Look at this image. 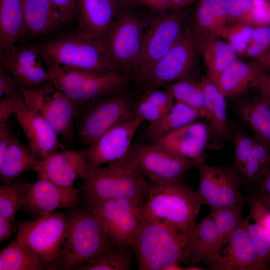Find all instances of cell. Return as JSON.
I'll return each instance as SVG.
<instances>
[{
  "instance_id": "obj_28",
  "label": "cell",
  "mask_w": 270,
  "mask_h": 270,
  "mask_svg": "<svg viewBox=\"0 0 270 270\" xmlns=\"http://www.w3.org/2000/svg\"><path fill=\"white\" fill-rule=\"evenodd\" d=\"M236 108L254 140L270 148V104L260 96L246 98L238 102Z\"/></svg>"
},
{
  "instance_id": "obj_41",
  "label": "cell",
  "mask_w": 270,
  "mask_h": 270,
  "mask_svg": "<svg viewBox=\"0 0 270 270\" xmlns=\"http://www.w3.org/2000/svg\"><path fill=\"white\" fill-rule=\"evenodd\" d=\"M246 220V229L260 262L265 270H270V234L258 224Z\"/></svg>"
},
{
  "instance_id": "obj_36",
  "label": "cell",
  "mask_w": 270,
  "mask_h": 270,
  "mask_svg": "<svg viewBox=\"0 0 270 270\" xmlns=\"http://www.w3.org/2000/svg\"><path fill=\"white\" fill-rule=\"evenodd\" d=\"M28 180L18 178L0 186V216L14 222L16 214L22 205L30 186Z\"/></svg>"
},
{
  "instance_id": "obj_42",
  "label": "cell",
  "mask_w": 270,
  "mask_h": 270,
  "mask_svg": "<svg viewBox=\"0 0 270 270\" xmlns=\"http://www.w3.org/2000/svg\"><path fill=\"white\" fill-rule=\"evenodd\" d=\"M226 98L220 90L214 99L208 120L210 131L218 138L225 137L229 130Z\"/></svg>"
},
{
  "instance_id": "obj_58",
  "label": "cell",
  "mask_w": 270,
  "mask_h": 270,
  "mask_svg": "<svg viewBox=\"0 0 270 270\" xmlns=\"http://www.w3.org/2000/svg\"><path fill=\"white\" fill-rule=\"evenodd\" d=\"M204 268L197 266L194 264L188 266L184 268V270H203Z\"/></svg>"
},
{
  "instance_id": "obj_32",
  "label": "cell",
  "mask_w": 270,
  "mask_h": 270,
  "mask_svg": "<svg viewBox=\"0 0 270 270\" xmlns=\"http://www.w3.org/2000/svg\"><path fill=\"white\" fill-rule=\"evenodd\" d=\"M38 160L29 146L12 136L0 166V182L3 184L11 182L24 173L34 170Z\"/></svg>"
},
{
  "instance_id": "obj_29",
  "label": "cell",
  "mask_w": 270,
  "mask_h": 270,
  "mask_svg": "<svg viewBox=\"0 0 270 270\" xmlns=\"http://www.w3.org/2000/svg\"><path fill=\"white\" fill-rule=\"evenodd\" d=\"M194 40L198 52L202 56L207 76L212 80L237 60L236 52L220 36H205Z\"/></svg>"
},
{
  "instance_id": "obj_55",
  "label": "cell",
  "mask_w": 270,
  "mask_h": 270,
  "mask_svg": "<svg viewBox=\"0 0 270 270\" xmlns=\"http://www.w3.org/2000/svg\"><path fill=\"white\" fill-rule=\"evenodd\" d=\"M197 0H172L170 10H181Z\"/></svg>"
},
{
  "instance_id": "obj_5",
  "label": "cell",
  "mask_w": 270,
  "mask_h": 270,
  "mask_svg": "<svg viewBox=\"0 0 270 270\" xmlns=\"http://www.w3.org/2000/svg\"><path fill=\"white\" fill-rule=\"evenodd\" d=\"M50 80L75 102H82L127 90L130 79L115 72H100L45 64Z\"/></svg>"
},
{
  "instance_id": "obj_46",
  "label": "cell",
  "mask_w": 270,
  "mask_h": 270,
  "mask_svg": "<svg viewBox=\"0 0 270 270\" xmlns=\"http://www.w3.org/2000/svg\"><path fill=\"white\" fill-rule=\"evenodd\" d=\"M21 93L18 90L6 94L0 100V129L7 125L9 117L14 114V110Z\"/></svg>"
},
{
  "instance_id": "obj_18",
  "label": "cell",
  "mask_w": 270,
  "mask_h": 270,
  "mask_svg": "<svg viewBox=\"0 0 270 270\" xmlns=\"http://www.w3.org/2000/svg\"><path fill=\"white\" fill-rule=\"evenodd\" d=\"M86 169V148H84L58 150L38 160L34 171L38 178L47 180L63 188H72L76 180L82 178Z\"/></svg>"
},
{
  "instance_id": "obj_21",
  "label": "cell",
  "mask_w": 270,
  "mask_h": 270,
  "mask_svg": "<svg viewBox=\"0 0 270 270\" xmlns=\"http://www.w3.org/2000/svg\"><path fill=\"white\" fill-rule=\"evenodd\" d=\"M210 126L194 122L150 142L194 162L196 166L205 162V149L210 138Z\"/></svg>"
},
{
  "instance_id": "obj_8",
  "label": "cell",
  "mask_w": 270,
  "mask_h": 270,
  "mask_svg": "<svg viewBox=\"0 0 270 270\" xmlns=\"http://www.w3.org/2000/svg\"><path fill=\"white\" fill-rule=\"evenodd\" d=\"M148 16L133 10H120L102 42L108 60L116 72L130 76L140 54Z\"/></svg>"
},
{
  "instance_id": "obj_25",
  "label": "cell",
  "mask_w": 270,
  "mask_h": 270,
  "mask_svg": "<svg viewBox=\"0 0 270 270\" xmlns=\"http://www.w3.org/2000/svg\"><path fill=\"white\" fill-rule=\"evenodd\" d=\"M265 70L256 62L236 60L212 80L226 98L239 96L254 88Z\"/></svg>"
},
{
  "instance_id": "obj_38",
  "label": "cell",
  "mask_w": 270,
  "mask_h": 270,
  "mask_svg": "<svg viewBox=\"0 0 270 270\" xmlns=\"http://www.w3.org/2000/svg\"><path fill=\"white\" fill-rule=\"evenodd\" d=\"M246 202V198L234 204L211 208L210 215L224 244L228 236L244 221L243 214Z\"/></svg>"
},
{
  "instance_id": "obj_27",
  "label": "cell",
  "mask_w": 270,
  "mask_h": 270,
  "mask_svg": "<svg viewBox=\"0 0 270 270\" xmlns=\"http://www.w3.org/2000/svg\"><path fill=\"white\" fill-rule=\"evenodd\" d=\"M192 20L190 25L194 38L220 36L222 29L231 22L222 0H198Z\"/></svg>"
},
{
  "instance_id": "obj_10",
  "label": "cell",
  "mask_w": 270,
  "mask_h": 270,
  "mask_svg": "<svg viewBox=\"0 0 270 270\" xmlns=\"http://www.w3.org/2000/svg\"><path fill=\"white\" fill-rule=\"evenodd\" d=\"M198 52L191 25L186 24L182 36L170 50L134 81L144 92L160 89L186 78Z\"/></svg>"
},
{
  "instance_id": "obj_57",
  "label": "cell",
  "mask_w": 270,
  "mask_h": 270,
  "mask_svg": "<svg viewBox=\"0 0 270 270\" xmlns=\"http://www.w3.org/2000/svg\"><path fill=\"white\" fill-rule=\"evenodd\" d=\"M164 270H184V268L180 265V263H174L166 266Z\"/></svg>"
},
{
  "instance_id": "obj_12",
  "label": "cell",
  "mask_w": 270,
  "mask_h": 270,
  "mask_svg": "<svg viewBox=\"0 0 270 270\" xmlns=\"http://www.w3.org/2000/svg\"><path fill=\"white\" fill-rule=\"evenodd\" d=\"M26 104L42 116L58 134L70 142L73 138L76 102L50 81L40 86L18 90Z\"/></svg>"
},
{
  "instance_id": "obj_4",
  "label": "cell",
  "mask_w": 270,
  "mask_h": 270,
  "mask_svg": "<svg viewBox=\"0 0 270 270\" xmlns=\"http://www.w3.org/2000/svg\"><path fill=\"white\" fill-rule=\"evenodd\" d=\"M34 45L44 64L116 72L102 44L83 36L78 28Z\"/></svg>"
},
{
  "instance_id": "obj_1",
  "label": "cell",
  "mask_w": 270,
  "mask_h": 270,
  "mask_svg": "<svg viewBox=\"0 0 270 270\" xmlns=\"http://www.w3.org/2000/svg\"><path fill=\"white\" fill-rule=\"evenodd\" d=\"M202 204L196 192L182 180L149 184L144 204L146 219L158 223L188 243Z\"/></svg>"
},
{
  "instance_id": "obj_48",
  "label": "cell",
  "mask_w": 270,
  "mask_h": 270,
  "mask_svg": "<svg viewBox=\"0 0 270 270\" xmlns=\"http://www.w3.org/2000/svg\"><path fill=\"white\" fill-rule=\"evenodd\" d=\"M18 90L11 75L2 66L0 68V98Z\"/></svg>"
},
{
  "instance_id": "obj_31",
  "label": "cell",
  "mask_w": 270,
  "mask_h": 270,
  "mask_svg": "<svg viewBox=\"0 0 270 270\" xmlns=\"http://www.w3.org/2000/svg\"><path fill=\"white\" fill-rule=\"evenodd\" d=\"M204 118L202 114L182 102L175 101L171 108L156 121L149 124L144 130L146 140H154L188 124Z\"/></svg>"
},
{
  "instance_id": "obj_37",
  "label": "cell",
  "mask_w": 270,
  "mask_h": 270,
  "mask_svg": "<svg viewBox=\"0 0 270 270\" xmlns=\"http://www.w3.org/2000/svg\"><path fill=\"white\" fill-rule=\"evenodd\" d=\"M164 88L172 96L175 101L186 104L201 113L204 118H206L204 93L200 82L185 78Z\"/></svg>"
},
{
  "instance_id": "obj_56",
  "label": "cell",
  "mask_w": 270,
  "mask_h": 270,
  "mask_svg": "<svg viewBox=\"0 0 270 270\" xmlns=\"http://www.w3.org/2000/svg\"><path fill=\"white\" fill-rule=\"evenodd\" d=\"M120 10H133L134 6V0H116Z\"/></svg>"
},
{
  "instance_id": "obj_2",
  "label": "cell",
  "mask_w": 270,
  "mask_h": 270,
  "mask_svg": "<svg viewBox=\"0 0 270 270\" xmlns=\"http://www.w3.org/2000/svg\"><path fill=\"white\" fill-rule=\"evenodd\" d=\"M66 216V238L50 270H74L115 245L98 216L88 205L68 209Z\"/></svg>"
},
{
  "instance_id": "obj_9",
  "label": "cell",
  "mask_w": 270,
  "mask_h": 270,
  "mask_svg": "<svg viewBox=\"0 0 270 270\" xmlns=\"http://www.w3.org/2000/svg\"><path fill=\"white\" fill-rule=\"evenodd\" d=\"M155 13L148 16L140 54L130 80L141 76L161 59L177 42L184 30L185 14L181 10Z\"/></svg>"
},
{
  "instance_id": "obj_16",
  "label": "cell",
  "mask_w": 270,
  "mask_h": 270,
  "mask_svg": "<svg viewBox=\"0 0 270 270\" xmlns=\"http://www.w3.org/2000/svg\"><path fill=\"white\" fill-rule=\"evenodd\" d=\"M142 122L134 120L112 127L86 148L87 168L122 160L130 152L136 130Z\"/></svg>"
},
{
  "instance_id": "obj_11",
  "label": "cell",
  "mask_w": 270,
  "mask_h": 270,
  "mask_svg": "<svg viewBox=\"0 0 270 270\" xmlns=\"http://www.w3.org/2000/svg\"><path fill=\"white\" fill-rule=\"evenodd\" d=\"M66 214L54 212L34 221L17 225V239L40 260L48 270L61 251L66 233Z\"/></svg>"
},
{
  "instance_id": "obj_54",
  "label": "cell",
  "mask_w": 270,
  "mask_h": 270,
  "mask_svg": "<svg viewBox=\"0 0 270 270\" xmlns=\"http://www.w3.org/2000/svg\"><path fill=\"white\" fill-rule=\"evenodd\" d=\"M256 61L265 71L270 72V49L256 58Z\"/></svg>"
},
{
  "instance_id": "obj_24",
  "label": "cell",
  "mask_w": 270,
  "mask_h": 270,
  "mask_svg": "<svg viewBox=\"0 0 270 270\" xmlns=\"http://www.w3.org/2000/svg\"><path fill=\"white\" fill-rule=\"evenodd\" d=\"M224 241L209 214L196 224L187 243L188 260L195 265L204 263L210 267L222 258Z\"/></svg>"
},
{
  "instance_id": "obj_3",
  "label": "cell",
  "mask_w": 270,
  "mask_h": 270,
  "mask_svg": "<svg viewBox=\"0 0 270 270\" xmlns=\"http://www.w3.org/2000/svg\"><path fill=\"white\" fill-rule=\"evenodd\" d=\"M80 188L87 204L128 199L144 203L149 186L132 159L124 158L106 166L87 168Z\"/></svg>"
},
{
  "instance_id": "obj_17",
  "label": "cell",
  "mask_w": 270,
  "mask_h": 270,
  "mask_svg": "<svg viewBox=\"0 0 270 270\" xmlns=\"http://www.w3.org/2000/svg\"><path fill=\"white\" fill-rule=\"evenodd\" d=\"M0 54V66L12 77L18 90L34 88L50 80L48 72L34 44L15 45Z\"/></svg>"
},
{
  "instance_id": "obj_22",
  "label": "cell",
  "mask_w": 270,
  "mask_h": 270,
  "mask_svg": "<svg viewBox=\"0 0 270 270\" xmlns=\"http://www.w3.org/2000/svg\"><path fill=\"white\" fill-rule=\"evenodd\" d=\"M120 10L116 0H78L77 28L83 36L102 44Z\"/></svg>"
},
{
  "instance_id": "obj_45",
  "label": "cell",
  "mask_w": 270,
  "mask_h": 270,
  "mask_svg": "<svg viewBox=\"0 0 270 270\" xmlns=\"http://www.w3.org/2000/svg\"><path fill=\"white\" fill-rule=\"evenodd\" d=\"M246 202L250 208L249 214L246 218L248 220L252 219L270 234V209L254 192L246 198Z\"/></svg>"
},
{
  "instance_id": "obj_19",
  "label": "cell",
  "mask_w": 270,
  "mask_h": 270,
  "mask_svg": "<svg viewBox=\"0 0 270 270\" xmlns=\"http://www.w3.org/2000/svg\"><path fill=\"white\" fill-rule=\"evenodd\" d=\"M80 188H66L43 178L31 183L22 206L38 218L59 208L78 206Z\"/></svg>"
},
{
  "instance_id": "obj_33",
  "label": "cell",
  "mask_w": 270,
  "mask_h": 270,
  "mask_svg": "<svg viewBox=\"0 0 270 270\" xmlns=\"http://www.w3.org/2000/svg\"><path fill=\"white\" fill-rule=\"evenodd\" d=\"M174 100L166 90L150 89L144 91L134 102L136 118L142 122H154L172 106Z\"/></svg>"
},
{
  "instance_id": "obj_20",
  "label": "cell",
  "mask_w": 270,
  "mask_h": 270,
  "mask_svg": "<svg viewBox=\"0 0 270 270\" xmlns=\"http://www.w3.org/2000/svg\"><path fill=\"white\" fill-rule=\"evenodd\" d=\"M14 114L28 146L38 160L46 158L59 148L65 149L58 141V134L54 130L26 104L22 95L18 100Z\"/></svg>"
},
{
  "instance_id": "obj_23",
  "label": "cell",
  "mask_w": 270,
  "mask_h": 270,
  "mask_svg": "<svg viewBox=\"0 0 270 270\" xmlns=\"http://www.w3.org/2000/svg\"><path fill=\"white\" fill-rule=\"evenodd\" d=\"M246 218L226 238L220 262L208 268L212 270H265L246 229Z\"/></svg>"
},
{
  "instance_id": "obj_15",
  "label": "cell",
  "mask_w": 270,
  "mask_h": 270,
  "mask_svg": "<svg viewBox=\"0 0 270 270\" xmlns=\"http://www.w3.org/2000/svg\"><path fill=\"white\" fill-rule=\"evenodd\" d=\"M130 152L142 174L154 183L182 180L186 172L196 166L192 160L152 144H134Z\"/></svg>"
},
{
  "instance_id": "obj_51",
  "label": "cell",
  "mask_w": 270,
  "mask_h": 270,
  "mask_svg": "<svg viewBox=\"0 0 270 270\" xmlns=\"http://www.w3.org/2000/svg\"><path fill=\"white\" fill-rule=\"evenodd\" d=\"M254 88L260 92V96L270 104V73L263 74L258 80Z\"/></svg>"
},
{
  "instance_id": "obj_59",
  "label": "cell",
  "mask_w": 270,
  "mask_h": 270,
  "mask_svg": "<svg viewBox=\"0 0 270 270\" xmlns=\"http://www.w3.org/2000/svg\"><path fill=\"white\" fill-rule=\"evenodd\" d=\"M268 170H269V171L270 172V166H269Z\"/></svg>"
},
{
  "instance_id": "obj_26",
  "label": "cell",
  "mask_w": 270,
  "mask_h": 270,
  "mask_svg": "<svg viewBox=\"0 0 270 270\" xmlns=\"http://www.w3.org/2000/svg\"><path fill=\"white\" fill-rule=\"evenodd\" d=\"M26 36L34 37L50 32L67 21L48 0H23Z\"/></svg>"
},
{
  "instance_id": "obj_35",
  "label": "cell",
  "mask_w": 270,
  "mask_h": 270,
  "mask_svg": "<svg viewBox=\"0 0 270 270\" xmlns=\"http://www.w3.org/2000/svg\"><path fill=\"white\" fill-rule=\"evenodd\" d=\"M130 246L114 245L103 254L74 270H130L132 268Z\"/></svg>"
},
{
  "instance_id": "obj_14",
  "label": "cell",
  "mask_w": 270,
  "mask_h": 270,
  "mask_svg": "<svg viewBox=\"0 0 270 270\" xmlns=\"http://www.w3.org/2000/svg\"><path fill=\"white\" fill-rule=\"evenodd\" d=\"M196 167L200 181L195 192L202 204L216 208L234 204L246 199L240 190L242 178L234 165L222 167L204 162Z\"/></svg>"
},
{
  "instance_id": "obj_13",
  "label": "cell",
  "mask_w": 270,
  "mask_h": 270,
  "mask_svg": "<svg viewBox=\"0 0 270 270\" xmlns=\"http://www.w3.org/2000/svg\"><path fill=\"white\" fill-rule=\"evenodd\" d=\"M86 204L98 216L114 244L132 247L146 220L144 204L122 198Z\"/></svg>"
},
{
  "instance_id": "obj_49",
  "label": "cell",
  "mask_w": 270,
  "mask_h": 270,
  "mask_svg": "<svg viewBox=\"0 0 270 270\" xmlns=\"http://www.w3.org/2000/svg\"><path fill=\"white\" fill-rule=\"evenodd\" d=\"M172 0H134V6H142L150 11L160 12L170 10Z\"/></svg>"
},
{
  "instance_id": "obj_34",
  "label": "cell",
  "mask_w": 270,
  "mask_h": 270,
  "mask_svg": "<svg viewBox=\"0 0 270 270\" xmlns=\"http://www.w3.org/2000/svg\"><path fill=\"white\" fill-rule=\"evenodd\" d=\"M48 268L17 238L0 252V270H42Z\"/></svg>"
},
{
  "instance_id": "obj_53",
  "label": "cell",
  "mask_w": 270,
  "mask_h": 270,
  "mask_svg": "<svg viewBox=\"0 0 270 270\" xmlns=\"http://www.w3.org/2000/svg\"><path fill=\"white\" fill-rule=\"evenodd\" d=\"M13 222L3 216H0V242H2L8 238L18 228Z\"/></svg>"
},
{
  "instance_id": "obj_39",
  "label": "cell",
  "mask_w": 270,
  "mask_h": 270,
  "mask_svg": "<svg viewBox=\"0 0 270 270\" xmlns=\"http://www.w3.org/2000/svg\"><path fill=\"white\" fill-rule=\"evenodd\" d=\"M231 22L260 26L254 0H222Z\"/></svg>"
},
{
  "instance_id": "obj_47",
  "label": "cell",
  "mask_w": 270,
  "mask_h": 270,
  "mask_svg": "<svg viewBox=\"0 0 270 270\" xmlns=\"http://www.w3.org/2000/svg\"><path fill=\"white\" fill-rule=\"evenodd\" d=\"M254 183L257 188L254 192L264 204L270 209V172L268 170Z\"/></svg>"
},
{
  "instance_id": "obj_50",
  "label": "cell",
  "mask_w": 270,
  "mask_h": 270,
  "mask_svg": "<svg viewBox=\"0 0 270 270\" xmlns=\"http://www.w3.org/2000/svg\"><path fill=\"white\" fill-rule=\"evenodd\" d=\"M61 12L68 20L74 16L78 0H48Z\"/></svg>"
},
{
  "instance_id": "obj_52",
  "label": "cell",
  "mask_w": 270,
  "mask_h": 270,
  "mask_svg": "<svg viewBox=\"0 0 270 270\" xmlns=\"http://www.w3.org/2000/svg\"><path fill=\"white\" fill-rule=\"evenodd\" d=\"M12 136L10 128L7 125L0 129V166L4 161L8 146Z\"/></svg>"
},
{
  "instance_id": "obj_6",
  "label": "cell",
  "mask_w": 270,
  "mask_h": 270,
  "mask_svg": "<svg viewBox=\"0 0 270 270\" xmlns=\"http://www.w3.org/2000/svg\"><path fill=\"white\" fill-rule=\"evenodd\" d=\"M76 106L78 134L86 148L112 127L136 118L134 102L127 90L76 102Z\"/></svg>"
},
{
  "instance_id": "obj_30",
  "label": "cell",
  "mask_w": 270,
  "mask_h": 270,
  "mask_svg": "<svg viewBox=\"0 0 270 270\" xmlns=\"http://www.w3.org/2000/svg\"><path fill=\"white\" fill-rule=\"evenodd\" d=\"M23 0H0V52L26 36Z\"/></svg>"
},
{
  "instance_id": "obj_7",
  "label": "cell",
  "mask_w": 270,
  "mask_h": 270,
  "mask_svg": "<svg viewBox=\"0 0 270 270\" xmlns=\"http://www.w3.org/2000/svg\"><path fill=\"white\" fill-rule=\"evenodd\" d=\"M132 248L140 270H164L172 264L188 261L186 242L168 228L146 220Z\"/></svg>"
},
{
  "instance_id": "obj_43",
  "label": "cell",
  "mask_w": 270,
  "mask_h": 270,
  "mask_svg": "<svg viewBox=\"0 0 270 270\" xmlns=\"http://www.w3.org/2000/svg\"><path fill=\"white\" fill-rule=\"evenodd\" d=\"M270 49V26L254 28L251 39L240 55L256 58Z\"/></svg>"
},
{
  "instance_id": "obj_40",
  "label": "cell",
  "mask_w": 270,
  "mask_h": 270,
  "mask_svg": "<svg viewBox=\"0 0 270 270\" xmlns=\"http://www.w3.org/2000/svg\"><path fill=\"white\" fill-rule=\"evenodd\" d=\"M254 27L238 22L227 24L222 30L220 37L228 43L236 52L241 54L250 42Z\"/></svg>"
},
{
  "instance_id": "obj_44",
  "label": "cell",
  "mask_w": 270,
  "mask_h": 270,
  "mask_svg": "<svg viewBox=\"0 0 270 270\" xmlns=\"http://www.w3.org/2000/svg\"><path fill=\"white\" fill-rule=\"evenodd\" d=\"M254 139L242 131H238L233 138L234 166L238 171L250 158Z\"/></svg>"
}]
</instances>
